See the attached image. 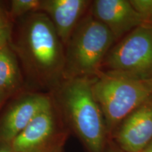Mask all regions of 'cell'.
Here are the masks:
<instances>
[{
    "label": "cell",
    "instance_id": "cell-1",
    "mask_svg": "<svg viewBox=\"0 0 152 152\" xmlns=\"http://www.w3.org/2000/svg\"><path fill=\"white\" fill-rule=\"evenodd\" d=\"M14 47L28 75L37 84L54 85L64 73L61 41L45 13H32L23 19Z\"/></svg>",
    "mask_w": 152,
    "mask_h": 152
},
{
    "label": "cell",
    "instance_id": "cell-2",
    "mask_svg": "<svg viewBox=\"0 0 152 152\" xmlns=\"http://www.w3.org/2000/svg\"><path fill=\"white\" fill-rule=\"evenodd\" d=\"M60 100L74 130L90 152H104L107 128L103 113L87 77L67 80L60 92Z\"/></svg>",
    "mask_w": 152,
    "mask_h": 152
},
{
    "label": "cell",
    "instance_id": "cell-3",
    "mask_svg": "<svg viewBox=\"0 0 152 152\" xmlns=\"http://www.w3.org/2000/svg\"><path fill=\"white\" fill-rule=\"evenodd\" d=\"M92 90L107 128L111 132L125 118L152 97V78L134 79L99 73Z\"/></svg>",
    "mask_w": 152,
    "mask_h": 152
},
{
    "label": "cell",
    "instance_id": "cell-4",
    "mask_svg": "<svg viewBox=\"0 0 152 152\" xmlns=\"http://www.w3.org/2000/svg\"><path fill=\"white\" fill-rule=\"evenodd\" d=\"M114 39L105 25L87 16L76 26L68 41L63 75L69 79L97 73Z\"/></svg>",
    "mask_w": 152,
    "mask_h": 152
},
{
    "label": "cell",
    "instance_id": "cell-5",
    "mask_svg": "<svg viewBox=\"0 0 152 152\" xmlns=\"http://www.w3.org/2000/svg\"><path fill=\"white\" fill-rule=\"evenodd\" d=\"M107 73L134 79L152 78V25L136 28L106 56Z\"/></svg>",
    "mask_w": 152,
    "mask_h": 152
},
{
    "label": "cell",
    "instance_id": "cell-6",
    "mask_svg": "<svg viewBox=\"0 0 152 152\" xmlns=\"http://www.w3.org/2000/svg\"><path fill=\"white\" fill-rule=\"evenodd\" d=\"M52 107L51 99L45 95H28L17 101L0 122V142L9 144L38 114Z\"/></svg>",
    "mask_w": 152,
    "mask_h": 152
},
{
    "label": "cell",
    "instance_id": "cell-7",
    "mask_svg": "<svg viewBox=\"0 0 152 152\" xmlns=\"http://www.w3.org/2000/svg\"><path fill=\"white\" fill-rule=\"evenodd\" d=\"M116 141L125 152H140L152 140V97L120 124Z\"/></svg>",
    "mask_w": 152,
    "mask_h": 152
},
{
    "label": "cell",
    "instance_id": "cell-8",
    "mask_svg": "<svg viewBox=\"0 0 152 152\" xmlns=\"http://www.w3.org/2000/svg\"><path fill=\"white\" fill-rule=\"evenodd\" d=\"M92 16L105 25L115 39L146 23L128 0L94 1Z\"/></svg>",
    "mask_w": 152,
    "mask_h": 152
},
{
    "label": "cell",
    "instance_id": "cell-9",
    "mask_svg": "<svg viewBox=\"0 0 152 152\" xmlns=\"http://www.w3.org/2000/svg\"><path fill=\"white\" fill-rule=\"evenodd\" d=\"M56 132L53 107L39 113L14 140L9 146L14 152H48Z\"/></svg>",
    "mask_w": 152,
    "mask_h": 152
},
{
    "label": "cell",
    "instance_id": "cell-10",
    "mask_svg": "<svg viewBox=\"0 0 152 152\" xmlns=\"http://www.w3.org/2000/svg\"><path fill=\"white\" fill-rule=\"evenodd\" d=\"M89 3L86 0H45L40 10L52 22L61 42L66 44Z\"/></svg>",
    "mask_w": 152,
    "mask_h": 152
},
{
    "label": "cell",
    "instance_id": "cell-11",
    "mask_svg": "<svg viewBox=\"0 0 152 152\" xmlns=\"http://www.w3.org/2000/svg\"><path fill=\"white\" fill-rule=\"evenodd\" d=\"M20 71L16 56L9 46L0 49V92L15 90L20 83Z\"/></svg>",
    "mask_w": 152,
    "mask_h": 152
},
{
    "label": "cell",
    "instance_id": "cell-12",
    "mask_svg": "<svg viewBox=\"0 0 152 152\" xmlns=\"http://www.w3.org/2000/svg\"><path fill=\"white\" fill-rule=\"evenodd\" d=\"M41 5L40 0H13L11 1L10 16L18 17L37 12L40 10Z\"/></svg>",
    "mask_w": 152,
    "mask_h": 152
},
{
    "label": "cell",
    "instance_id": "cell-13",
    "mask_svg": "<svg viewBox=\"0 0 152 152\" xmlns=\"http://www.w3.org/2000/svg\"><path fill=\"white\" fill-rule=\"evenodd\" d=\"M11 22L8 15L0 8V49L7 47L11 40Z\"/></svg>",
    "mask_w": 152,
    "mask_h": 152
},
{
    "label": "cell",
    "instance_id": "cell-14",
    "mask_svg": "<svg viewBox=\"0 0 152 152\" xmlns=\"http://www.w3.org/2000/svg\"><path fill=\"white\" fill-rule=\"evenodd\" d=\"M130 2L144 22L152 25V0H130Z\"/></svg>",
    "mask_w": 152,
    "mask_h": 152
},
{
    "label": "cell",
    "instance_id": "cell-15",
    "mask_svg": "<svg viewBox=\"0 0 152 152\" xmlns=\"http://www.w3.org/2000/svg\"><path fill=\"white\" fill-rule=\"evenodd\" d=\"M48 152H63L61 141L58 143H56V144Z\"/></svg>",
    "mask_w": 152,
    "mask_h": 152
},
{
    "label": "cell",
    "instance_id": "cell-16",
    "mask_svg": "<svg viewBox=\"0 0 152 152\" xmlns=\"http://www.w3.org/2000/svg\"><path fill=\"white\" fill-rule=\"evenodd\" d=\"M0 152H14L9 146V144H5L0 147Z\"/></svg>",
    "mask_w": 152,
    "mask_h": 152
},
{
    "label": "cell",
    "instance_id": "cell-17",
    "mask_svg": "<svg viewBox=\"0 0 152 152\" xmlns=\"http://www.w3.org/2000/svg\"><path fill=\"white\" fill-rule=\"evenodd\" d=\"M140 152H152V140L146 147H144L141 151Z\"/></svg>",
    "mask_w": 152,
    "mask_h": 152
},
{
    "label": "cell",
    "instance_id": "cell-18",
    "mask_svg": "<svg viewBox=\"0 0 152 152\" xmlns=\"http://www.w3.org/2000/svg\"><path fill=\"white\" fill-rule=\"evenodd\" d=\"M4 96H5V94H4L3 92H0V104H1V102H2L4 98Z\"/></svg>",
    "mask_w": 152,
    "mask_h": 152
},
{
    "label": "cell",
    "instance_id": "cell-19",
    "mask_svg": "<svg viewBox=\"0 0 152 152\" xmlns=\"http://www.w3.org/2000/svg\"><path fill=\"white\" fill-rule=\"evenodd\" d=\"M108 152H115V151H113V150H112V149H110L109 151H108Z\"/></svg>",
    "mask_w": 152,
    "mask_h": 152
}]
</instances>
